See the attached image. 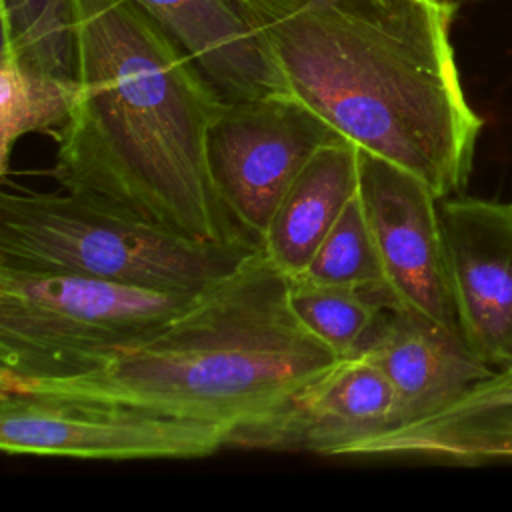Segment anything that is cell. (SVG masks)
Here are the masks:
<instances>
[{"mask_svg": "<svg viewBox=\"0 0 512 512\" xmlns=\"http://www.w3.org/2000/svg\"><path fill=\"white\" fill-rule=\"evenodd\" d=\"M398 424L396 396L362 352L336 360L262 416L234 428L228 446L348 456Z\"/></svg>", "mask_w": 512, "mask_h": 512, "instance_id": "obj_9", "label": "cell"}, {"mask_svg": "<svg viewBox=\"0 0 512 512\" xmlns=\"http://www.w3.org/2000/svg\"><path fill=\"white\" fill-rule=\"evenodd\" d=\"M358 194L380 262L384 306L424 314L460 332L440 196L414 174L364 150Z\"/></svg>", "mask_w": 512, "mask_h": 512, "instance_id": "obj_8", "label": "cell"}, {"mask_svg": "<svg viewBox=\"0 0 512 512\" xmlns=\"http://www.w3.org/2000/svg\"><path fill=\"white\" fill-rule=\"evenodd\" d=\"M300 278L358 288L382 302L380 262L358 192L324 236Z\"/></svg>", "mask_w": 512, "mask_h": 512, "instance_id": "obj_18", "label": "cell"}, {"mask_svg": "<svg viewBox=\"0 0 512 512\" xmlns=\"http://www.w3.org/2000/svg\"><path fill=\"white\" fill-rule=\"evenodd\" d=\"M352 458H512V368L494 370L444 408L354 446Z\"/></svg>", "mask_w": 512, "mask_h": 512, "instance_id": "obj_13", "label": "cell"}, {"mask_svg": "<svg viewBox=\"0 0 512 512\" xmlns=\"http://www.w3.org/2000/svg\"><path fill=\"white\" fill-rule=\"evenodd\" d=\"M356 352L390 380L396 426L434 414L494 372L458 330L406 308H384Z\"/></svg>", "mask_w": 512, "mask_h": 512, "instance_id": "obj_11", "label": "cell"}, {"mask_svg": "<svg viewBox=\"0 0 512 512\" xmlns=\"http://www.w3.org/2000/svg\"><path fill=\"white\" fill-rule=\"evenodd\" d=\"M78 98V80L38 70L10 48L0 52V172L12 146L26 134L60 128Z\"/></svg>", "mask_w": 512, "mask_h": 512, "instance_id": "obj_15", "label": "cell"}, {"mask_svg": "<svg viewBox=\"0 0 512 512\" xmlns=\"http://www.w3.org/2000/svg\"><path fill=\"white\" fill-rule=\"evenodd\" d=\"M74 40L78 98L52 170L62 190L192 240L254 246L208 168L224 102L182 48L132 0H76Z\"/></svg>", "mask_w": 512, "mask_h": 512, "instance_id": "obj_1", "label": "cell"}, {"mask_svg": "<svg viewBox=\"0 0 512 512\" xmlns=\"http://www.w3.org/2000/svg\"><path fill=\"white\" fill-rule=\"evenodd\" d=\"M342 138L290 94L224 102L206 136L216 194L240 234L262 246L272 214L312 154Z\"/></svg>", "mask_w": 512, "mask_h": 512, "instance_id": "obj_7", "label": "cell"}, {"mask_svg": "<svg viewBox=\"0 0 512 512\" xmlns=\"http://www.w3.org/2000/svg\"><path fill=\"white\" fill-rule=\"evenodd\" d=\"M230 430L134 404L0 388V450L82 460H190L228 446Z\"/></svg>", "mask_w": 512, "mask_h": 512, "instance_id": "obj_6", "label": "cell"}, {"mask_svg": "<svg viewBox=\"0 0 512 512\" xmlns=\"http://www.w3.org/2000/svg\"><path fill=\"white\" fill-rule=\"evenodd\" d=\"M76 0H2V46L26 64L76 80Z\"/></svg>", "mask_w": 512, "mask_h": 512, "instance_id": "obj_16", "label": "cell"}, {"mask_svg": "<svg viewBox=\"0 0 512 512\" xmlns=\"http://www.w3.org/2000/svg\"><path fill=\"white\" fill-rule=\"evenodd\" d=\"M362 148L336 138L318 148L280 198L260 250L288 278L304 272L360 184Z\"/></svg>", "mask_w": 512, "mask_h": 512, "instance_id": "obj_14", "label": "cell"}, {"mask_svg": "<svg viewBox=\"0 0 512 512\" xmlns=\"http://www.w3.org/2000/svg\"><path fill=\"white\" fill-rule=\"evenodd\" d=\"M288 290L290 278L258 250L174 320L102 364L0 388L124 402L232 432L340 360L300 324Z\"/></svg>", "mask_w": 512, "mask_h": 512, "instance_id": "obj_3", "label": "cell"}, {"mask_svg": "<svg viewBox=\"0 0 512 512\" xmlns=\"http://www.w3.org/2000/svg\"><path fill=\"white\" fill-rule=\"evenodd\" d=\"M432 2H436V4H440V6H444V8H448V10H452V12L456 14L460 8H464L466 4H472V2H476V0H432Z\"/></svg>", "mask_w": 512, "mask_h": 512, "instance_id": "obj_19", "label": "cell"}, {"mask_svg": "<svg viewBox=\"0 0 512 512\" xmlns=\"http://www.w3.org/2000/svg\"><path fill=\"white\" fill-rule=\"evenodd\" d=\"M458 326L492 368H512V202L440 198Z\"/></svg>", "mask_w": 512, "mask_h": 512, "instance_id": "obj_10", "label": "cell"}, {"mask_svg": "<svg viewBox=\"0 0 512 512\" xmlns=\"http://www.w3.org/2000/svg\"><path fill=\"white\" fill-rule=\"evenodd\" d=\"M192 60L222 102L288 94L242 0H132Z\"/></svg>", "mask_w": 512, "mask_h": 512, "instance_id": "obj_12", "label": "cell"}, {"mask_svg": "<svg viewBox=\"0 0 512 512\" xmlns=\"http://www.w3.org/2000/svg\"><path fill=\"white\" fill-rule=\"evenodd\" d=\"M198 294L0 266V386L82 374L160 330Z\"/></svg>", "mask_w": 512, "mask_h": 512, "instance_id": "obj_5", "label": "cell"}, {"mask_svg": "<svg viewBox=\"0 0 512 512\" xmlns=\"http://www.w3.org/2000/svg\"><path fill=\"white\" fill-rule=\"evenodd\" d=\"M260 248L200 242L72 192L0 194V266L128 286L204 292Z\"/></svg>", "mask_w": 512, "mask_h": 512, "instance_id": "obj_4", "label": "cell"}, {"mask_svg": "<svg viewBox=\"0 0 512 512\" xmlns=\"http://www.w3.org/2000/svg\"><path fill=\"white\" fill-rule=\"evenodd\" d=\"M288 298L300 324L338 358L352 356L364 344L386 308L364 290L300 276L290 278Z\"/></svg>", "mask_w": 512, "mask_h": 512, "instance_id": "obj_17", "label": "cell"}, {"mask_svg": "<svg viewBox=\"0 0 512 512\" xmlns=\"http://www.w3.org/2000/svg\"><path fill=\"white\" fill-rule=\"evenodd\" d=\"M286 92L436 196L470 178L482 118L432 0H242Z\"/></svg>", "mask_w": 512, "mask_h": 512, "instance_id": "obj_2", "label": "cell"}]
</instances>
